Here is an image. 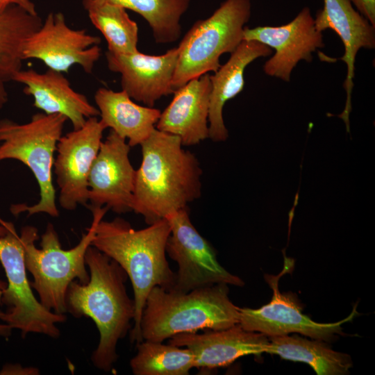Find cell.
Listing matches in <instances>:
<instances>
[{"label":"cell","mask_w":375,"mask_h":375,"mask_svg":"<svg viewBox=\"0 0 375 375\" xmlns=\"http://www.w3.org/2000/svg\"><path fill=\"white\" fill-rule=\"evenodd\" d=\"M132 211L149 225L188 207L201 194L200 163L180 138L155 128L140 144Z\"/></svg>","instance_id":"1"},{"label":"cell","mask_w":375,"mask_h":375,"mask_svg":"<svg viewBox=\"0 0 375 375\" xmlns=\"http://www.w3.org/2000/svg\"><path fill=\"white\" fill-rule=\"evenodd\" d=\"M90 279L72 281L66 294L67 312L74 317H87L95 323L99 342L91 356L94 367L109 372L117 360V345L131 328L134 319V299L127 294L128 275L114 260L93 246L85 253Z\"/></svg>","instance_id":"2"},{"label":"cell","mask_w":375,"mask_h":375,"mask_svg":"<svg viewBox=\"0 0 375 375\" xmlns=\"http://www.w3.org/2000/svg\"><path fill=\"white\" fill-rule=\"evenodd\" d=\"M171 227L169 221L160 219L147 228L135 230L128 222L116 217L99 222L92 246L117 262L130 278L135 306L131 342L142 341L140 321L147 297L155 286L169 290L175 273L166 258V244Z\"/></svg>","instance_id":"3"},{"label":"cell","mask_w":375,"mask_h":375,"mask_svg":"<svg viewBox=\"0 0 375 375\" xmlns=\"http://www.w3.org/2000/svg\"><path fill=\"white\" fill-rule=\"evenodd\" d=\"M239 324V307L228 297L227 284L187 292L155 286L149 293L140 321L142 340L162 342L183 333L220 330Z\"/></svg>","instance_id":"4"},{"label":"cell","mask_w":375,"mask_h":375,"mask_svg":"<svg viewBox=\"0 0 375 375\" xmlns=\"http://www.w3.org/2000/svg\"><path fill=\"white\" fill-rule=\"evenodd\" d=\"M87 207L92 214L91 225L72 249H62L58 235L51 223L41 236L40 249L35 245L39 238L35 227H23L19 235L26 267L33 278L31 288L36 290L43 306L58 314L67 312L65 298L70 283L74 280L86 283L90 279L85 253L92 244L99 222L109 210L106 206Z\"/></svg>","instance_id":"5"},{"label":"cell","mask_w":375,"mask_h":375,"mask_svg":"<svg viewBox=\"0 0 375 375\" xmlns=\"http://www.w3.org/2000/svg\"><path fill=\"white\" fill-rule=\"evenodd\" d=\"M67 119L60 114H34L29 122L18 124L10 119L0 120V162L16 160L26 165L33 174L40 188V199L32 206L12 205L11 212L28 216L46 213L59 216L53 184L54 153Z\"/></svg>","instance_id":"6"},{"label":"cell","mask_w":375,"mask_h":375,"mask_svg":"<svg viewBox=\"0 0 375 375\" xmlns=\"http://www.w3.org/2000/svg\"><path fill=\"white\" fill-rule=\"evenodd\" d=\"M251 13V0H225L208 18L197 20L178 44L172 78L174 90L221 66L220 56L233 52L243 40Z\"/></svg>","instance_id":"7"},{"label":"cell","mask_w":375,"mask_h":375,"mask_svg":"<svg viewBox=\"0 0 375 375\" xmlns=\"http://www.w3.org/2000/svg\"><path fill=\"white\" fill-rule=\"evenodd\" d=\"M0 262L8 281L6 288L0 292V304L6 307L3 322L19 330L22 338L33 333L58 338L57 324L65 322L66 315L48 310L34 296L20 237L12 222L1 218Z\"/></svg>","instance_id":"8"},{"label":"cell","mask_w":375,"mask_h":375,"mask_svg":"<svg viewBox=\"0 0 375 375\" xmlns=\"http://www.w3.org/2000/svg\"><path fill=\"white\" fill-rule=\"evenodd\" d=\"M166 219L171 227L166 253L178 267L169 290L187 292L219 283L244 285L240 277L219 263L214 249L192 224L188 207Z\"/></svg>","instance_id":"9"},{"label":"cell","mask_w":375,"mask_h":375,"mask_svg":"<svg viewBox=\"0 0 375 375\" xmlns=\"http://www.w3.org/2000/svg\"><path fill=\"white\" fill-rule=\"evenodd\" d=\"M100 42L99 37L84 29L70 28L62 13L51 12L26 40L23 58L39 60L48 69L62 73L77 65L91 74L101 54Z\"/></svg>","instance_id":"10"},{"label":"cell","mask_w":375,"mask_h":375,"mask_svg":"<svg viewBox=\"0 0 375 375\" xmlns=\"http://www.w3.org/2000/svg\"><path fill=\"white\" fill-rule=\"evenodd\" d=\"M104 125L97 117L78 129L61 136L57 143L53 170L59 188L60 206L67 210L88 201V177L102 142Z\"/></svg>","instance_id":"11"},{"label":"cell","mask_w":375,"mask_h":375,"mask_svg":"<svg viewBox=\"0 0 375 375\" xmlns=\"http://www.w3.org/2000/svg\"><path fill=\"white\" fill-rule=\"evenodd\" d=\"M279 276L265 275L273 294L271 301L257 309L239 308V324L249 331L268 337L300 333L312 339L331 342L342 334V324L350 321L356 311L340 322L319 323L303 314L301 306L291 293L278 290Z\"/></svg>","instance_id":"12"},{"label":"cell","mask_w":375,"mask_h":375,"mask_svg":"<svg viewBox=\"0 0 375 375\" xmlns=\"http://www.w3.org/2000/svg\"><path fill=\"white\" fill-rule=\"evenodd\" d=\"M243 40L258 41L275 49L263 70L267 75L287 82L299 61L311 62L312 53L324 47L322 32L316 29L308 7H304L290 22L282 26L244 27Z\"/></svg>","instance_id":"13"},{"label":"cell","mask_w":375,"mask_h":375,"mask_svg":"<svg viewBox=\"0 0 375 375\" xmlns=\"http://www.w3.org/2000/svg\"><path fill=\"white\" fill-rule=\"evenodd\" d=\"M130 149L112 130L101 142L88 177L89 206H106L116 213L132 211L136 170L129 160Z\"/></svg>","instance_id":"14"},{"label":"cell","mask_w":375,"mask_h":375,"mask_svg":"<svg viewBox=\"0 0 375 375\" xmlns=\"http://www.w3.org/2000/svg\"><path fill=\"white\" fill-rule=\"evenodd\" d=\"M179 52L178 47L160 56L139 51L129 54L107 51L108 69L121 74L122 90L136 101L153 107L163 96L173 94L172 78Z\"/></svg>","instance_id":"15"},{"label":"cell","mask_w":375,"mask_h":375,"mask_svg":"<svg viewBox=\"0 0 375 375\" xmlns=\"http://www.w3.org/2000/svg\"><path fill=\"white\" fill-rule=\"evenodd\" d=\"M168 343L189 349L194 356V367L210 370L226 367L244 356L266 353L269 340L268 336L244 330L238 324L203 333L176 334Z\"/></svg>","instance_id":"16"},{"label":"cell","mask_w":375,"mask_h":375,"mask_svg":"<svg viewBox=\"0 0 375 375\" xmlns=\"http://www.w3.org/2000/svg\"><path fill=\"white\" fill-rule=\"evenodd\" d=\"M315 25L320 32L328 28L333 30L344 47V53L340 60L347 67L344 82L347 100L344 109L339 117L344 120L349 131L356 57L362 48L374 49L375 26L353 8L349 0H324L323 8L316 14Z\"/></svg>","instance_id":"17"},{"label":"cell","mask_w":375,"mask_h":375,"mask_svg":"<svg viewBox=\"0 0 375 375\" xmlns=\"http://www.w3.org/2000/svg\"><path fill=\"white\" fill-rule=\"evenodd\" d=\"M12 81L24 85V93L33 97L35 108L46 114L64 115L74 129L82 127L88 119L99 115L98 108L86 96L74 90L62 72L50 69L43 73L21 69Z\"/></svg>","instance_id":"18"},{"label":"cell","mask_w":375,"mask_h":375,"mask_svg":"<svg viewBox=\"0 0 375 375\" xmlns=\"http://www.w3.org/2000/svg\"><path fill=\"white\" fill-rule=\"evenodd\" d=\"M210 92L208 73L175 90L172 101L161 112L156 128L178 136L183 146L195 145L208 138Z\"/></svg>","instance_id":"19"},{"label":"cell","mask_w":375,"mask_h":375,"mask_svg":"<svg viewBox=\"0 0 375 375\" xmlns=\"http://www.w3.org/2000/svg\"><path fill=\"white\" fill-rule=\"evenodd\" d=\"M272 49L255 40H242L231 53L228 61L210 75L211 92L208 110V138L214 142L225 141L228 136L222 111L228 100L244 87L245 68L254 60L269 56Z\"/></svg>","instance_id":"20"},{"label":"cell","mask_w":375,"mask_h":375,"mask_svg":"<svg viewBox=\"0 0 375 375\" xmlns=\"http://www.w3.org/2000/svg\"><path fill=\"white\" fill-rule=\"evenodd\" d=\"M94 101L99 111V119L106 128L128 139L130 147L140 145L156 128L161 112L153 107L135 103L123 91L99 88Z\"/></svg>","instance_id":"21"},{"label":"cell","mask_w":375,"mask_h":375,"mask_svg":"<svg viewBox=\"0 0 375 375\" xmlns=\"http://www.w3.org/2000/svg\"><path fill=\"white\" fill-rule=\"evenodd\" d=\"M266 353L308 364L317 375H344L352 366L349 355L333 350L322 340L294 335L269 337Z\"/></svg>","instance_id":"22"},{"label":"cell","mask_w":375,"mask_h":375,"mask_svg":"<svg viewBox=\"0 0 375 375\" xmlns=\"http://www.w3.org/2000/svg\"><path fill=\"white\" fill-rule=\"evenodd\" d=\"M42 22L17 6L0 11V77L5 82L22 69L24 44Z\"/></svg>","instance_id":"23"},{"label":"cell","mask_w":375,"mask_h":375,"mask_svg":"<svg viewBox=\"0 0 375 375\" xmlns=\"http://www.w3.org/2000/svg\"><path fill=\"white\" fill-rule=\"evenodd\" d=\"M86 10L102 4L117 5L141 15L150 26L156 43L176 41L181 34L180 20L190 0H82Z\"/></svg>","instance_id":"24"},{"label":"cell","mask_w":375,"mask_h":375,"mask_svg":"<svg viewBox=\"0 0 375 375\" xmlns=\"http://www.w3.org/2000/svg\"><path fill=\"white\" fill-rule=\"evenodd\" d=\"M130 360L135 375H187L194 367V356L188 348L142 340Z\"/></svg>","instance_id":"25"},{"label":"cell","mask_w":375,"mask_h":375,"mask_svg":"<svg viewBox=\"0 0 375 375\" xmlns=\"http://www.w3.org/2000/svg\"><path fill=\"white\" fill-rule=\"evenodd\" d=\"M87 11L92 24L105 38L108 52L129 54L138 51V27L125 8L105 3Z\"/></svg>","instance_id":"26"},{"label":"cell","mask_w":375,"mask_h":375,"mask_svg":"<svg viewBox=\"0 0 375 375\" xmlns=\"http://www.w3.org/2000/svg\"><path fill=\"white\" fill-rule=\"evenodd\" d=\"M357 10L375 26V0H349Z\"/></svg>","instance_id":"27"},{"label":"cell","mask_w":375,"mask_h":375,"mask_svg":"<svg viewBox=\"0 0 375 375\" xmlns=\"http://www.w3.org/2000/svg\"><path fill=\"white\" fill-rule=\"evenodd\" d=\"M40 371L33 367H23L20 364H6L0 370L1 375H36Z\"/></svg>","instance_id":"28"},{"label":"cell","mask_w":375,"mask_h":375,"mask_svg":"<svg viewBox=\"0 0 375 375\" xmlns=\"http://www.w3.org/2000/svg\"><path fill=\"white\" fill-rule=\"evenodd\" d=\"M11 6H17L32 15H38L31 0H0V11Z\"/></svg>","instance_id":"29"},{"label":"cell","mask_w":375,"mask_h":375,"mask_svg":"<svg viewBox=\"0 0 375 375\" xmlns=\"http://www.w3.org/2000/svg\"><path fill=\"white\" fill-rule=\"evenodd\" d=\"M5 312L0 309V320L3 322ZM12 328L6 323H0V336L9 337L11 335Z\"/></svg>","instance_id":"30"},{"label":"cell","mask_w":375,"mask_h":375,"mask_svg":"<svg viewBox=\"0 0 375 375\" xmlns=\"http://www.w3.org/2000/svg\"><path fill=\"white\" fill-rule=\"evenodd\" d=\"M5 81L0 77V110L8 101V92L5 87Z\"/></svg>","instance_id":"31"},{"label":"cell","mask_w":375,"mask_h":375,"mask_svg":"<svg viewBox=\"0 0 375 375\" xmlns=\"http://www.w3.org/2000/svg\"><path fill=\"white\" fill-rule=\"evenodd\" d=\"M6 286H7V283L0 279V292L5 290L6 288Z\"/></svg>","instance_id":"32"}]
</instances>
